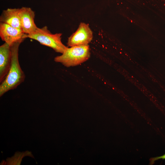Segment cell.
Returning a JSON list of instances; mask_svg holds the SVG:
<instances>
[{"label":"cell","instance_id":"7a4b0ae2","mask_svg":"<svg viewBox=\"0 0 165 165\" xmlns=\"http://www.w3.org/2000/svg\"><path fill=\"white\" fill-rule=\"evenodd\" d=\"M89 45L75 46L68 48L60 56L55 57V62L68 67L77 65L87 60L90 57Z\"/></svg>","mask_w":165,"mask_h":165},{"label":"cell","instance_id":"3957f363","mask_svg":"<svg viewBox=\"0 0 165 165\" xmlns=\"http://www.w3.org/2000/svg\"><path fill=\"white\" fill-rule=\"evenodd\" d=\"M62 34H52L46 26L38 28L33 32L26 34V38H29L38 41L41 44L53 49L56 52L62 53L68 48L62 43Z\"/></svg>","mask_w":165,"mask_h":165},{"label":"cell","instance_id":"9c48e42d","mask_svg":"<svg viewBox=\"0 0 165 165\" xmlns=\"http://www.w3.org/2000/svg\"><path fill=\"white\" fill-rule=\"evenodd\" d=\"M160 159H165V154H164L163 155L160 156L151 158L149 160V164L150 165H152L155 163L156 161Z\"/></svg>","mask_w":165,"mask_h":165},{"label":"cell","instance_id":"ba28073f","mask_svg":"<svg viewBox=\"0 0 165 165\" xmlns=\"http://www.w3.org/2000/svg\"><path fill=\"white\" fill-rule=\"evenodd\" d=\"M19 10V8H16L3 10L0 16V22L22 30Z\"/></svg>","mask_w":165,"mask_h":165},{"label":"cell","instance_id":"277c9868","mask_svg":"<svg viewBox=\"0 0 165 165\" xmlns=\"http://www.w3.org/2000/svg\"><path fill=\"white\" fill-rule=\"evenodd\" d=\"M93 38V32L89 24L82 22L76 31L68 38L67 45L71 47L88 45Z\"/></svg>","mask_w":165,"mask_h":165},{"label":"cell","instance_id":"6da1fadb","mask_svg":"<svg viewBox=\"0 0 165 165\" xmlns=\"http://www.w3.org/2000/svg\"><path fill=\"white\" fill-rule=\"evenodd\" d=\"M23 41L17 42L10 46L11 51V66L6 78L1 83L0 96L9 90L16 89L25 80V75L20 65L18 58L19 47Z\"/></svg>","mask_w":165,"mask_h":165},{"label":"cell","instance_id":"5b68a950","mask_svg":"<svg viewBox=\"0 0 165 165\" xmlns=\"http://www.w3.org/2000/svg\"><path fill=\"white\" fill-rule=\"evenodd\" d=\"M26 34L21 29L7 24L0 23V37L2 40L10 46L14 43L26 38Z\"/></svg>","mask_w":165,"mask_h":165},{"label":"cell","instance_id":"8992f818","mask_svg":"<svg viewBox=\"0 0 165 165\" xmlns=\"http://www.w3.org/2000/svg\"><path fill=\"white\" fill-rule=\"evenodd\" d=\"M19 15L21 29L25 34H29L38 28L34 21L35 12L31 8L22 7L19 8Z\"/></svg>","mask_w":165,"mask_h":165},{"label":"cell","instance_id":"52a82bcc","mask_svg":"<svg viewBox=\"0 0 165 165\" xmlns=\"http://www.w3.org/2000/svg\"><path fill=\"white\" fill-rule=\"evenodd\" d=\"M11 62V46L5 42L0 46V82L6 78L10 69Z\"/></svg>","mask_w":165,"mask_h":165}]
</instances>
